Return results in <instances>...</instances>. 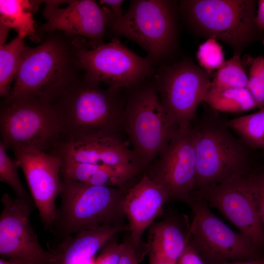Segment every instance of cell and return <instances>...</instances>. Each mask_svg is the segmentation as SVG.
<instances>
[{"label": "cell", "mask_w": 264, "mask_h": 264, "mask_svg": "<svg viewBox=\"0 0 264 264\" xmlns=\"http://www.w3.org/2000/svg\"><path fill=\"white\" fill-rule=\"evenodd\" d=\"M40 40L36 46H26L14 85L2 102L31 97L53 104L83 74L79 53L85 39L56 31Z\"/></svg>", "instance_id": "6da1fadb"}, {"label": "cell", "mask_w": 264, "mask_h": 264, "mask_svg": "<svg viewBox=\"0 0 264 264\" xmlns=\"http://www.w3.org/2000/svg\"><path fill=\"white\" fill-rule=\"evenodd\" d=\"M100 84L88 81L83 73L53 104L62 140L96 135L121 137L125 97L121 89L104 88Z\"/></svg>", "instance_id": "7a4b0ae2"}, {"label": "cell", "mask_w": 264, "mask_h": 264, "mask_svg": "<svg viewBox=\"0 0 264 264\" xmlns=\"http://www.w3.org/2000/svg\"><path fill=\"white\" fill-rule=\"evenodd\" d=\"M127 89L123 127L139 167H149L178 130L165 111L154 83Z\"/></svg>", "instance_id": "3957f363"}, {"label": "cell", "mask_w": 264, "mask_h": 264, "mask_svg": "<svg viewBox=\"0 0 264 264\" xmlns=\"http://www.w3.org/2000/svg\"><path fill=\"white\" fill-rule=\"evenodd\" d=\"M61 182V205L49 229L56 236L64 239L82 231L112 223L122 212L124 196L119 188Z\"/></svg>", "instance_id": "277c9868"}, {"label": "cell", "mask_w": 264, "mask_h": 264, "mask_svg": "<svg viewBox=\"0 0 264 264\" xmlns=\"http://www.w3.org/2000/svg\"><path fill=\"white\" fill-rule=\"evenodd\" d=\"M0 141L6 149H35L51 153L62 140L61 126L53 104L31 97L2 102Z\"/></svg>", "instance_id": "5b68a950"}, {"label": "cell", "mask_w": 264, "mask_h": 264, "mask_svg": "<svg viewBox=\"0 0 264 264\" xmlns=\"http://www.w3.org/2000/svg\"><path fill=\"white\" fill-rule=\"evenodd\" d=\"M110 31L135 43L154 64L174 49L176 25L174 2L162 0H134L125 14L113 21Z\"/></svg>", "instance_id": "8992f818"}, {"label": "cell", "mask_w": 264, "mask_h": 264, "mask_svg": "<svg viewBox=\"0 0 264 264\" xmlns=\"http://www.w3.org/2000/svg\"><path fill=\"white\" fill-rule=\"evenodd\" d=\"M179 7L196 29L234 48H240L257 37H263L255 26L254 0H182Z\"/></svg>", "instance_id": "52a82bcc"}, {"label": "cell", "mask_w": 264, "mask_h": 264, "mask_svg": "<svg viewBox=\"0 0 264 264\" xmlns=\"http://www.w3.org/2000/svg\"><path fill=\"white\" fill-rule=\"evenodd\" d=\"M197 166L195 190L215 185L250 170L248 147L226 125L194 127Z\"/></svg>", "instance_id": "ba28073f"}, {"label": "cell", "mask_w": 264, "mask_h": 264, "mask_svg": "<svg viewBox=\"0 0 264 264\" xmlns=\"http://www.w3.org/2000/svg\"><path fill=\"white\" fill-rule=\"evenodd\" d=\"M158 68L153 83L165 111L178 129L191 126L209 88L210 74L188 60Z\"/></svg>", "instance_id": "9c48e42d"}, {"label": "cell", "mask_w": 264, "mask_h": 264, "mask_svg": "<svg viewBox=\"0 0 264 264\" xmlns=\"http://www.w3.org/2000/svg\"><path fill=\"white\" fill-rule=\"evenodd\" d=\"M79 55L86 79L119 89L144 82L154 71V64L149 58L138 55L117 38L95 48L87 42Z\"/></svg>", "instance_id": "30bf717a"}, {"label": "cell", "mask_w": 264, "mask_h": 264, "mask_svg": "<svg viewBox=\"0 0 264 264\" xmlns=\"http://www.w3.org/2000/svg\"><path fill=\"white\" fill-rule=\"evenodd\" d=\"M194 218L187 241L208 264L261 257L258 247L243 234L232 230L210 210L207 202L198 198L192 201Z\"/></svg>", "instance_id": "8fae6325"}, {"label": "cell", "mask_w": 264, "mask_h": 264, "mask_svg": "<svg viewBox=\"0 0 264 264\" xmlns=\"http://www.w3.org/2000/svg\"><path fill=\"white\" fill-rule=\"evenodd\" d=\"M197 192L198 198L218 210L258 247H264L254 172L249 170Z\"/></svg>", "instance_id": "7c38bea8"}, {"label": "cell", "mask_w": 264, "mask_h": 264, "mask_svg": "<svg viewBox=\"0 0 264 264\" xmlns=\"http://www.w3.org/2000/svg\"><path fill=\"white\" fill-rule=\"evenodd\" d=\"M0 215V255L15 264H54V251L40 244L30 220L32 207L26 201L5 193Z\"/></svg>", "instance_id": "4fadbf2b"}, {"label": "cell", "mask_w": 264, "mask_h": 264, "mask_svg": "<svg viewBox=\"0 0 264 264\" xmlns=\"http://www.w3.org/2000/svg\"><path fill=\"white\" fill-rule=\"evenodd\" d=\"M61 0H45L43 15L46 22L37 28L38 38L53 31L85 39L90 48L104 44L107 28L110 27L112 15L105 6L93 0H66L67 5L60 7Z\"/></svg>", "instance_id": "5bb4252c"}, {"label": "cell", "mask_w": 264, "mask_h": 264, "mask_svg": "<svg viewBox=\"0 0 264 264\" xmlns=\"http://www.w3.org/2000/svg\"><path fill=\"white\" fill-rule=\"evenodd\" d=\"M196 166V132L191 125L176 131L166 148L148 167L150 171L147 174L163 187L169 198L191 202Z\"/></svg>", "instance_id": "9a60e30c"}, {"label": "cell", "mask_w": 264, "mask_h": 264, "mask_svg": "<svg viewBox=\"0 0 264 264\" xmlns=\"http://www.w3.org/2000/svg\"><path fill=\"white\" fill-rule=\"evenodd\" d=\"M13 152L43 224L49 229L55 220V200L62 188V160L56 154L35 149H19Z\"/></svg>", "instance_id": "2e32d148"}, {"label": "cell", "mask_w": 264, "mask_h": 264, "mask_svg": "<svg viewBox=\"0 0 264 264\" xmlns=\"http://www.w3.org/2000/svg\"><path fill=\"white\" fill-rule=\"evenodd\" d=\"M52 154L63 162H78L111 166L134 164L139 166L132 149L121 137L92 136L76 140H62Z\"/></svg>", "instance_id": "e0dca14e"}, {"label": "cell", "mask_w": 264, "mask_h": 264, "mask_svg": "<svg viewBox=\"0 0 264 264\" xmlns=\"http://www.w3.org/2000/svg\"><path fill=\"white\" fill-rule=\"evenodd\" d=\"M169 198L163 187L147 174L124 196L122 212L128 220L134 247L139 245L144 232L161 213Z\"/></svg>", "instance_id": "ac0fdd59"}, {"label": "cell", "mask_w": 264, "mask_h": 264, "mask_svg": "<svg viewBox=\"0 0 264 264\" xmlns=\"http://www.w3.org/2000/svg\"><path fill=\"white\" fill-rule=\"evenodd\" d=\"M123 227L105 223L63 239L56 250L54 264H95L94 255Z\"/></svg>", "instance_id": "d6986e66"}, {"label": "cell", "mask_w": 264, "mask_h": 264, "mask_svg": "<svg viewBox=\"0 0 264 264\" xmlns=\"http://www.w3.org/2000/svg\"><path fill=\"white\" fill-rule=\"evenodd\" d=\"M43 1L0 0V23L13 28L22 39L29 37L35 42H40L37 34L33 13Z\"/></svg>", "instance_id": "ffe728a7"}, {"label": "cell", "mask_w": 264, "mask_h": 264, "mask_svg": "<svg viewBox=\"0 0 264 264\" xmlns=\"http://www.w3.org/2000/svg\"><path fill=\"white\" fill-rule=\"evenodd\" d=\"M151 234V260L176 264L188 245L180 229L173 223L162 222L154 227Z\"/></svg>", "instance_id": "44dd1931"}, {"label": "cell", "mask_w": 264, "mask_h": 264, "mask_svg": "<svg viewBox=\"0 0 264 264\" xmlns=\"http://www.w3.org/2000/svg\"><path fill=\"white\" fill-rule=\"evenodd\" d=\"M203 101L215 110L227 112L240 113L257 108L253 97L246 88H209Z\"/></svg>", "instance_id": "7402d4cb"}, {"label": "cell", "mask_w": 264, "mask_h": 264, "mask_svg": "<svg viewBox=\"0 0 264 264\" xmlns=\"http://www.w3.org/2000/svg\"><path fill=\"white\" fill-rule=\"evenodd\" d=\"M26 47L24 40L18 35L0 46V96L3 98L11 89Z\"/></svg>", "instance_id": "603a6c76"}, {"label": "cell", "mask_w": 264, "mask_h": 264, "mask_svg": "<svg viewBox=\"0 0 264 264\" xmlns=\"http://www.w3.org/2000/svg\"><path fill=\"white\" fill-rule=\"evenodd\" d=\"M225 124L249 148L259 149L264 152V109L230 120Z\"/></svg>", "instance_id": "cb8c5ba5"}, {"label": "cell", "mask_w": 264, "mask_h": 264, "mask_svg": "<svg viewBox=\"0 0 264 264\" xmlns=\"http://www.w3.org/2000/svg\"><path fill=\"white\" fill-rule=\"evenodd\" d=\"M247 76L239 54H235L230 59L225 61L217 69L211 80L209 88L221 90L234 88H246Z\"/></svg>", "instance_id": "d4e9b609"}, {"label": "cell", "mask_w": 264, "mask_h": 264, "mask_svg": "<svg viewBox=\"0 0 264 264\" xmlns=\"http://www.w3.org/2000/svg\"><path fill=\"white\" fill-rule=\"evenodd\" d=\"M6 148L0 141V180L8 184L16 197L28 203L32 207L33 199L31 197L19 177L18 169L20 165L17 160L12 159L8 155Z\"/></svg>", "instance_id": "484cf974"}, {"label": "cell", "mask_w": 264, "mask_h": 264, "mask_svg": "<svg viewBox=\"0 0 264 264\" xmlns=\"http://www.w3.org/2000/svg\"><path fill=\"white\" fill-rule=\"evenodd\" d=\"M197 57L202 68L209 74L225 62L222 47L214 38H209L199 46Z\"/></svg>", "instance_id": "4316f807"}, {"label": "cell", "mask_w": 264, "mask_h": 264, "mask_svg": "<svg viewBox=\"0 0 264 264\" xmlns=\"http://www.w3.org/2000/svg\"><path fill=\"white\" fill-rule=\"evenodd\" d=\"M260 110L264 109V57H257L250 64L246 88Z\"/></svg>", "instance_id": "83f0119b"}, {"label": "cell", "mask_w": 264, "mask_h": 264, "mask_svg": "<svg viewBox=\"0 0 264 264\" xmlns=\"http://www.w3.org/2000/svg\"><path fill=\"white\" fill-rule=\"evenodd\" d=\"M110 240L105 246L101 254L95 260V264H118L122 244Z\"/></svg>", "instance_id": "f1b7e54d"}, {"label": "cell", "mask_w": 264, "mask_h": 264, "mask_svg": "<svg viewBox=\"0 0 264 264\" xmlns=\"http://www.w3.org/2000/svg\"><path fill=\"white\" fill-rule=\"evenodd\" d=\"M259 216L264 230V168L254 172Z\"/></svg>", "instance_id": "f546056e"}, {"label": "cell", "mask_w": 264, "mask_h": 264, "mask_svg": "<svg viewBox=\"0 0 264 264\" xmlns=\"http://www.w3.org/2000/svg\"><path fill=\"white\" fill-rule=\"evenodd\" d=\"M176 264H206L200 255L191 245H187Z\"/></svg>", "instance_id": "4dcf8cb0"}, {"label": "cell", "mask_w": 264, "mask_h": 264, "mask_svg": "<svg viewBox=\"0 0 264 264\" xmlns=\"http://www.w3.org/2000/svg\"><path fill=\"white\" fill-rule=\"evenodd\" d=\"M118 264H139L134 247L132 244L122 243Z\"/></svg>", "instance_id": "1f68e13d"}, {"label": "cell", "mask_w": 264, "mask_h": 264, "mask_svg": "<svg viewBox=\"0 0 264 264\" xmlns=\"http://www.w3.org/2000/svg\"><path fill=\"white\" fill-rule=\"evenodd\" d=\"M123 2L124 1L122 0H101L100 1L99 4L101 6L107 7L110 10L112 15L113 22L123 15L121 9V5Z\"/></svg>", "instance_id": "d6a6232c"}, {"label": "cell", "mask_w": 264, "mask_h": 264, "mask_svg": "<svg viewBox=\"0 0 264 264\" xmlns=\"http://www.w3.org/2000/svg\"><path fill=\"white\" fill-rule=\"evenodd\" d=\"M256 28L264 37V0L258 1V7L255 18Z\"/></svg>", "instance_id": "836d02e7"}, {"label": "cell", "mask_w": 264, "mask_h": 264, "mask_svg": "<svg viewBox=\"0 0 264 264\" xmlns=\"http://www.w3.org/2000/svg\"><path fill=\"white\" fill-rule=\"evenodd\" d=\"M209 264H264V256L251 260L228 261Z\"/></svg>", "instance_id": "e575fe53"}, {"label": "cell", "mask_w": 264, "mask_h": 264, "mask_svg": "<svg viewBox=\"0 0 264 264\" xmlns=\"http://www.w3.org/2000/svg\"><path fill=\"white\" fill-rule=\"evenodd\" d=\"M9 29V28L0 23V45L4 44Z\"/></svg>", "instance_id": "d590c367"}, {"label": "cell", "mask_w": 264, "mask_h": 264, "mask_svg": "<svg viewBox=\"0 0 264 264\" xmlns=\"http://www.w3.org/2000/svg\"><path fill=\"white\" fill-rule=\"evenodd\" d=\"M0 264H15L2 258L0 259Z\"/></svg>", "instance_id": "8d00e7d4"}, {"label": "cell", "mask_w": 264, "mask_h": 264, "mask_svg": "<svg viewBox=\"0 0 264 264\" xmlns=\"http://www.w3.org/2000/svg\"><path fill=\"white\" fill-rule=\"evenodd\" d=\"M150 264H173L165 262H161L155 261L151 260Z\"/></svg>", "instance_id": "74e56055"}, {"label": "cell", "mask_w": 264, "mask_h": 264, "mask_svg": "<svg viewBox=\"0 0 264 264\" xmlns=\"http://www.w3.org/2000/svg\"><path fill=\"white\" fill-rule=\"evenodd\" d=\"M263 43H264V40H263Z\"/></svg>", "instance_id": "f35d334b"}]
</instances>
